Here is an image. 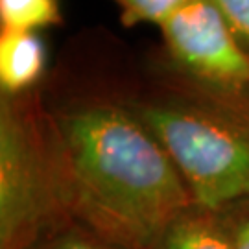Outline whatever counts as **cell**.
<instances>
[{
	"label": "cell",
	"mask_w": 249,
	"mask_h": 249,
	"mask_svg": "<svg viewBox=\"0 0 249 249\" xmlns=\"http://www.w3.org/2000/svg\"><path fill=\"white\" fill-rule=\"evenodd\" d=\"M65 214L124 249H153L196 205L178 168L120 96L46 107Z\"/></svg>",
	"instance_id": "obj_1"
},
{
	"label": "cell",
	"mask_w": 249,
	"mask_h": 249,
	"mask_svg": "<svg viewBox=\"0 0 249 249\" xmlns=\"http://www.w3.org/2000/svg\"><path fill=\"white\" fill-rule=\"evenodd\" d=\"M164 148L192 201L218 214L249 199V109L164 72L157 89L118 94Z\"/></svg>",
	"instance_id": "obj_2"
},
{
	"label": "cell",
	"mask_w": 249,
	"mask_h": 249,
	"mask_svg": "<svg viewBox=\"0 0 249 249\" xmlns=\"http://www.w3.org/2000/svg\"><path fill=\"white\" fill-rule=\"evenodd\" d=\"M63 216L55 142L39 90L0 96V249H24Z\"/></svg>",
	"instance_id": "obj_3"
},
{
	"label": "cell",
	"mask_w": 249,
	"mask_h": 249,
	"mask_svg": "<svg viewBox=\"0 0 249 249\" xmlns=\"http://www.w3.org/2000/svg\"><path fill=\"white\" fill-rule=\"evenodd\" d=\"M159 30L166 74L214 94L249 92V53L209 0L183 2Z\"/></svg>",
	"instance_id": "obj_4"
},
{
	"label": "cell",
	"mask_w": 249,
	"mask_h": 249,
	"mask_svg": "<svg viewBox=\"0 0 249 249\" xmlns=\"http://www.w3.org/2000/svg\"><path fill=\"white\" fill-rule=\"evenodd\" d=\"M46 71V48L37 32H0V96L39 90Z\"/></svg>",
	"instance_id": "obj_5"
},
{
	"label": "cell",
	"mask_w": 249,
	"mask_h": 249,
	"mask_svg": "<svg viewBox=\"0 0 249 249\" xmlns=\"http://www.w3.org/2000/svg\"><path fill=\"white\" fill-rule=\"evenodd\" d=\"M153 249H232L216 214L190 209L166 227Z\"/></svg>",
	"instance_id": "obj_6"
},
{
	"label": "cell",
	"mask_w": 249,
	"mask_h": 249,
	"mask_svg": "<svg viewBox=\"0 0 249 249\" xmlns=\"http://www.w3.org/2000/svg\"><path fill=\"white\" fill-rule=\"evenodd\" d=\"M24 249H124L85 223L63 216L41 231Z\"/></svg>",
	"instance_id": "obj_7"
},
{
	"label": "cell",
	"mask_w": 249,
	"mask_h": 249,
	"mask_svg": "<svg viewBox=\"0 0 249 249\" xmlns=\"http://www.w3.org/2000/svg\"><path fill=\"white\" fill-rule=\"evenodd\" d=\"M0 24L17 32L61 26V0H0Z\"/></svg>",
	"instance_id": "obj_8"
},
{
	"label": "cell",
	"mask_w": 249,
	"mask_h": 249,
	"mask_svg": "<svg viewBox=\"0 0 249 249\" xmlns=\"http://www.w3.org/2000/svg\"><path fill=\"white\" fill-rule=\"evenodd\" d=\"M120 8V17L125 26L141 22H153L159 26L170 13L187 0H115Z\"/></svg>",
	"instance_id": "obj_9"
},
{
	"label": "cell",
	"mask_w": 249,
	"mask_h": 249,
	"mask_svg": "<svg viewBox=\"0 0 249 249\" xmlns=\"http://www.w3.org/2000/svg\"><path fill=\"white\" fill-rule=\"evenodd\" d=\"M232 249H249V199L216 214Z\"/></svg>",
	"instance_id": "obj_10"
},
{
	"label": "cell",
	"mask_w": 249,
	"mask_h": 249,
	"mask_svg": "<svg viewBox=\"0 0 249 249\" xmlns=\"http://www.w3.org/2000/svg\"><path fill=\"white\" fill-rule=\"evenodd\" d=\"M220 11L234 39L249 53V0H209Z\"/></svg>",
	"instance_id": "obj_11"
},
{
	"label": "cell",
	"mask_w": 249,
	"mask_h": 249,
	"mask_svg": "<svg viewBox=\"0 0 249 249\" xmlns=\"http://www.w3.org/2000/svg\"><path fill=\"white\" fill-rule=\"evenodd\" d=\"M242 100H244V104H246V107H248V109H249V100L246 98V96H244V98H242Z\"/></svg>",
	"instance_id": "obj_12"
},
{
	"label": "cell",
	"mask_w": 249,
	"mask_h": 249,
	"mask_svg": "<svg viewBox=\"0 0 249 249\" xmlns=\"http://www.w3.org/2000/svg\"><path fill=\"white\" fill-rule=\"evenodd\" d=\"M244 96H246V98H248V100H249V92H246V94H244Z\"/></svg>",
	"instance_id": "obj_13"
}]
</instances>
